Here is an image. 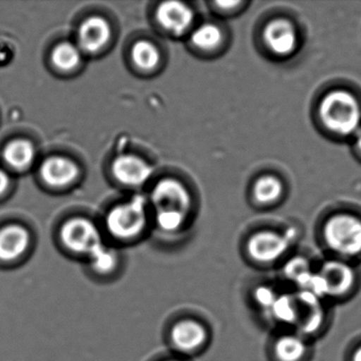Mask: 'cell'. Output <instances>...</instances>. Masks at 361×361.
<instances>
[{
    "instance_id": "obj_1",
    "label": "cell",
    "mask_w": 361,
    "mask_h": 361,
    "mask_svg": "<svg viewBox=\"0 0 361 361\" xmlns=\"http://www.w3.org/2000/svg\"><path fill=\"white\" fill-rule=\"evenodd\" d=\"M320 115L325 126L339 135H350L360 124V107L345 92H334L323 99Z\"/></svg>"
},
{
    "instance_id": "obj_2",
    "label": "cell",
    "mask_w": 361,
    "mask_h": 361,
    "mask_svg": "<svg viewBox=\"0 0 361 361\" xmlns=\"http://www.w3.org/2000/svg\"><path fill=\"white\" fill-rule=\"evenodd\" d=\"M325 240L329 248L342 255L361 252V221L350 215H337L325 226Z\"/></svg>"
},
{
    "instance_id": "obj_3",
    "label": "cell",
    "mask_w": 361,
    "mask_h": 361,
    "mask_svg": "<svg viewBox=\"0 0 361 361\" xmlns=\"http://www.w3.org/2000/svg\"><path fill=\"white\" fill-rule=\"evenodd\" d=\"M145 202L136 197L132 202L116 207L107 216V228L118 238H135L141 233L147 224Z\"/></svg>"
},
{
    "instance_id": "obj_4",
    "label": "cell",
    "mask_w": 361,
    "mask_h": 361,
    "mask_svg": "<svg viewBox=\"0 0 361 361\" xmlns=\"http://www.w3.org/2000/svg\"><path fill=\"white\" fill-rule=\"evenodd\" d=\"M61 236L67 248L90 257L104 247L100 232L87 219H73L67 221L63 226Z\"/></svg>"
},
{
    "instance_id": "obj_5",
    "label": "cell",
    "mask_w": 361,
    "mask_h": 361,
    "mask_svg": "<svg viewBox=\"0 0 361 361\" xmlns=\"http://www.w3.org/2000/svg\"><path fill=\"white\" fill-rule=\"evenodd\" d=\"M152 202L158 213L178 212L185 215L190 207V196L179 181L164 179L154 188Z\"/></svg>"
},
{
    "instance_id": "obj_6",
    "label": "cell",
    "mask_w": 361,
    "mask_h": 361,
    "mask_svg": "<svg viewBox=\"0 0 361 361\" xmlns=\"http://www.w3.org/2000/svg\"><path fill=\"white\" fill-rule=\"evenodd\" d=\"M288 240L274 232H261L252 236L248 244L251 257L259 262L276 261L286 251Z\"/></svg>"
},
{
    "instance_id": "obj_7",
    "label": "cell",
    "mask_w": 361,
    "mask_h": 361,
    "mask_svg": "<svg viewBox=\"0 0 361 361\" xmlns=\"http://www.w3.org/2000/svg\"><path fill=\"white\" fill-rule=\"evenodd\" d=\"M113 172L116 178L124 185H140L149 180L153 169L136 156L123 155L114 162Z\"/></svg>"
},
{
    "instance_id": "obj_8",
    "label": "cell",
    "mask_w": 361,
    "mask_h": 361,
    "mask_svg": "<svg viewBox=\"0 0 361 361\" xmlns=\"http://www.w3.org/2000/svg\"><path fill=\"white\" fill-rule=\"evenodd\" d=\"M158 23L173 35H183L193 20L191 9L179 1L162 3L157 10Z\"/></svg>"
},
{
    "instance_id": "obj_9",
    "label": "cell",
    "mask_w": 361,
    "mask_h": 361,
    "mask_svg": "<svg viewBox=\"0 0 361 361\" xmlns=\"http://www.w3.org/2000/svg\"><path fill=\"white\" fill-rule=\"evenodd\" d=\"M325 295H338L345 293L354 282V272L341 262H327L319 272Z\"/></svg>"
},
{
    "instance_id": "obj_10",
    "label": "cell",
    "mask_w": 361,
    "mask_h": 361,
    "mask_svg": "<svg viewBox=\"0 0 361 361\" xmlns=\"http://www.w3.org/2000/svg\"><path fill=\"white\" fill-rule=\"evenodd\" d=\"M30 243L29 232L22 226L11 225L0 230V259L10 262L26 252Z\"/></svg>"
},
{
    "instance_id": "obj_11",
    "label": "cell",
    "mask_w": 361,
    "mask_h": 361,
    "mask_svg": "<svg viewBox=\"0 0 361 361\" xmlns=\"http://www.w3.org/2000/svg\"><path fill=\"white\" fill-rule=\"evenodd\" d=\"M264 39L268 47L279 56L291 54L295 47V30L286 20H274L266 27Z\"/></svg>"
},
{
    "instance_id": "obj_12",
    "label": "cell",
    "mask_w": 361,
    "mask_h": 361,
    "mask_svg": "<svg viewBox=\"0 0 361 361\" xmlns=\"http://www.w3.org/2000/svg\"><path fill=\"white\" fill-rule=\"evenodd\" d=\"M111 37L109 23L94 16L82 25L79 32L80 47L86 52H97L106 45Z\"/></svg>"
},
{
    "instance_id": "obj_13",
    "label": "cell",
    "mask_w": 361,
    "mask_h": 361,
    "mask_svg": "<svg viewBox=\"0 0 361 361\" xmlns=\"http://www.w3.org/2000/svg\"><path fill=\"white\" fill-rule=\"evenodd\" d=\"M41 175L48 185L65 187L77 178L79 169L71 160L56 156L45 160L42 164Z\"/></svg>"
},
{
    "instance_id": "obj_14",
    "label": "cell",
    "mask_w": 361,
    "mask_h": 361,
    "mask_svg": "<svg viewBox=\"0 0 361 361\" xmlns=\"http://www.w3.org/2000/svg\"><path fill=\"white\" fill-rule=\"evenodd\" d=\"M171 338L178 350L190 352L200 348L206 341L207 331L204 327L196 321H180L173 327Z\"/></svg>"
},
{
    "instance_id": "obj_15",
    "label": "cell",
    "mask_w": 361,
    "mask_h": 361,
    "mask_svg": "<svg viewBox=\"0 0 361 361\" xmlns=\"http://www.w3.org/2000/svg\"><path fill=\"white\" fill-rule=\"evenodd\" d=\"M35 156V151L32 143L22 139L9 143L4 153L6 162L16 170H25L30 166Z\"/></svg>"
},
{
    "instance_id": "obj_16",
    "label": "cell",
    "mask_w": 361,
    "mask_h": 361,
    "mask_svg": "<svg viewBox=\"0 0 361 361\" xmlns=\"http://www.w3.org/2000/svg\"><path fill=\"white\" fill-rule=\"evenodd\" d=\"M276 356L282 361H298L305 353V344L297 336H284L276 345Z\"/></svg>"
},
{
    "instance_id": "obj_17",
    "label": "cell",
    "mask_w": 361,
    "mask_h": 361,
    "mask_svg": "<svg viewBox=\"0 0 361 361\" xmlns=\"http://www.w3.org/2000/svg\"><path fill=\"white\" fill-rule=\"evenodd\" d=\"M52 62L62 71H71L81 62V52L73 44L63 43L52 52Z\"/></svg>"
},
{
    "instance_id": "obj_18",
    "label": "cell",
    "mask_w": 361,
    "mask_h": 361,
    "mask_svg": "<svg viewBox=\"0 0 361 361\" xmlns=\"http://www.w3.org/2000/svg\"><path fill=\"white\" fill-rule=\"evenodd\" d=\"M133 61L139 68L153 69L159 62V52L149 42H138L133 47Z\"/></svg>"
},
{
    "instance_id": "obj_19",
    "label": "cell",
    "mask_w": 361,
    "mask_h": 361,
    "mask_svg": "<svg viewBox=\"0 0 361 361\" xmlns=\"http://www.w3.org/2000/svg\"><path fill=\"white\" fill-rule=\"evenodd\" d=\"M223 35L221 30L212 24H206L196 29L192 35V42L202 50H212L221 44Z\"/></svg>"
},
{
    "instance_id": "obj_20",
    "label": "cell",
    "mask_w": 361,
    "mask_h": 361,
    "mask_svg": "<svg viewBox=\"0 0 361 361\" xmlns=\"http://www.w3.org/2000/svg\"><path fill=\"white\" fill-rule=\"evenodd\" d=\"M282 183L276 177H262L255 185V196L259 202L269 204L278 200L282 193Z\"/></svg>"
},
{
    "instance_id": "obj_21",
    "label": "cell",
    "mask_w": 361,
    "mask_h": 361,
    "mask_svg": "<svg viewBox=\"0 0 361 361\" xmlns=\"http://www.w3.org/2000/svg\"><path fill=\"white\" fill-rule=\"evenodd\" d=\"M92 266L99 272H109L116 267L117 257L113 251L103 247L90 257Z\"/></svg>"
},
{
    "instance_id": "obj_22",
    "label": "cell",
    "mask_w": 361,
    "mask_h": 361,
    "mask_svg": "<svg viewBox=\"0 0 361 361\" xmlns=\"http://www.w3.org/2000/svg\"><path fill=\"white\" fill-rule=\"evenodd\" d=\"M286 274L290 279L297 281L299 284H303L310 278V271L307 262L303 259H295L289 262L286 266Z\"/></svg>"
},
{
    "instance_id": "obj_23",
    "label": "cell",
    "mask_w": 361,
    "mask_h": 361,
    "mask_svg": "<svg viewBox=\"0 0 361 361\" xmlns=\"http://www.w3.org/2000/svg\"><path fill=\"white\" fill-rule=\"evenodd\" d=\"M185 215L178 212L158 213V224L166 231H174L178 229L183 223Z\"/></svg>"
},
{
    "instance_id": "obj_24",
    "label": "cell",
    "mask_w": 361,
    "mask_h": 361,
    "mask_svg": "<svg viewBox=\"0 0 361 361\" xmlns=\"http://www.w3.org/2000/svg\"><path fill=\"white\" fill-rule=\"evenodd\" d=\"M257 299L259 300V303L263 304L264 306L271 308L274 302H276V298L269 289L261 288L257 290Z\"/></svg>"
},
{
    "instance_id": "obj_25",
    "label": "cell",
    "mask_w": 361,
    "mask_h": 361,
    "mask_svg": "<svg viewBox=\"0 0 361 361\" xmlns=\"http://www.w3.org/2000/svg\"><path fill=\"white\" fill-rule=\"evenodd\" d=\"M10 179L8 176L7 173L4 172L3 170H0V194L7 190L8 185H9Z\"/></svg>"
},
{
    "instance_id": "obj_26",
    "label": "cell",
    "mask_w": 361,
    "mask_h": 361,
    "mask_svg": "<svg viewBox=\"0 0 361 361\" xmlns=\"http://www.w3.org/2000/svg\"><path fill=\"white\" fill-rule=\"evenodd\" d=\"M238 4L240 3H219V6H221V7H225V8H228V7H235L236 5H238Z\"/></svg>"
},
{
    "instance_id": "obj_27",
    "label": "cell",
    "mask_w": 361,
    "mask_h": 361,
    "mask_svg": "<svg viewBox=\"0 0 361 361\" xmlns=\"http://www.w3.org/2000/svg\"><path fill=\"white\" fill-rule=\"evenodd\" d=\"M354 361H361V348H359L355 353Z\"/></svg>"
},
{
    "instance_id": "obj_28",
    "label": "cell",
    "mask_w": 361,
    "mask_h": 361,
    "mask_svg": "<svg viewBox=\"0 0 361 361\" xmlns=\"http://www.w3.org/2000/svg\"><path fill=\"white\" fill-rule=\"evenodd\" d=\"M357 145H358L359 149L361 151V132L359 133L358 137H357Z\"/></svg>"
},
{
    "instance_id": "obj_29",
    "label": "cell",
    "mask_w": 361,
    "mask_h": 361,
    "mask_svg": "<svg viewBox=\"0 0 361 361\" xmlns=\"http://www.w3.org/2000/svg\"><path fill=\"white\" fill-rule=\"evenodd\" d=\"M171 361H174V360H171Z\"/></svg>"
}]
</instances>
